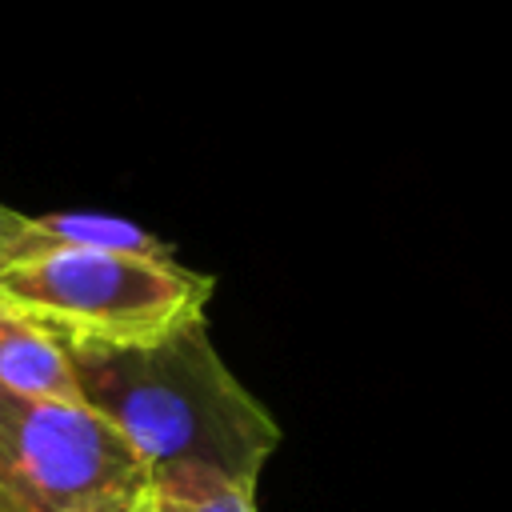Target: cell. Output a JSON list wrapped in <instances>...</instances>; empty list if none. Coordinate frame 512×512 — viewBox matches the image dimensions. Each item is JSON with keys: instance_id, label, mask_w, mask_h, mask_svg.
<instances>
[{"instance_id": "cell-1", "label": "cell", "mask_w": 512, "mask_h": 512, "mask_svg": "<svg viewBox=\"0 0 512 512\" xmlns=\"http://www.w3.org/2000/svg\"><path fill=\"white\" fill-rule=\"evenodd\" d=\"M80 400L108 420L148 476L212 472L256 492L280 424L232 376L208 324L148 344H64Z\"/></svg>"}, {"instance_id": "cell-2", "label": "cell", "mask_w": 512, "mask_h": 512, "mask_svg": "<svg viewBox=\"0 0 512 512\" xmlns=\"http://www.w3.org/2000/svg\"><path fill=\"white\" fill-rule=\"evenodd\" d=\"M216 280L152 256L60 248L0 260V304L60 344H148L204 320Z\"/></svg>"}, {"instance_id": "cell-3", "label": "cell", "mask_w": 512, "mask_h": 512, "mask_svg": "<svg viewBox=\"0 0 512 512\" xmlns=\"http://www.w3.org/2000/svg\"><path fill=\"white\" fill-rule=\"evenodd\" d=\"M152 488L124 436L88 404L0 384V496L24 512H96Z\"/></svg>"}, {"instance_id": "cell-4", "label": "cell", "mask_w": 512, "mask_h": 512, "mask_svg": "<svg viewBox=\"0 0 512 512\" xmlns=\"http://www.w3.org/2000/svg\"><path fill=\"white\" fill-rule=\"evenodd\" d=\"M60 248H92V252H124V256H152L168 260L172 244L156 232L108 216V212H40L24 216L0 204V260H24Z\"/></svg>"}, {"instance_id": "cell-5", "label": "cell", "mask_w": 512, "mask_h": 512, "mask_svg": "<svg viewBox=\"0 0 512 512\" xmlns=\"http://www.w3.org/2000/svg\"><path fill=\"white\" fill-rule=\"evenodd\" d=\"M0 384L36 400L84 404L64 344L8 304H0Z\"/></svg>"}, {"instance_id": "cell-6", "label": "cell", "mask_w": 512, "mask_h": 512, "mask_svg": "<svg viewBox=\"0 0 512 512\" xmlns=\"http://www.w3.org/2000/svg\"><path fill=\"white\" fill-rule=\"evenodd\" d=\"M156 512H256V492L212 472H168L152 480Z\"/></svg>"}, {"instance_id": "cell-7", "label": "cell", "mask_w": 512, "mask_h": 512, "mask_svg": "<svg viewBox=\"0 0 512 512\" xmlns=\"http://www.w3.org/2000/svg\"><path fill=\"white\" fill-rule=\"evenodd\" d=\"M96 512H156V500H152V488H144V492H132L124 500H112V504H104Z\"/></svg>"}, {"instance_id": "cell-8", "label": "cell", "mask_w": 512, "mask_h": 512, "mask_svg": "<svg viewBox=\"0 0 512 512\" xmlns=\"http://www.w3.org/2000/svg\"><path fill=\"white\" fill-rule=\"evenodd\" d=\"M0 512H24V508H16V504H8V500L0 496Z\"/></svg>"}]
</instances>
